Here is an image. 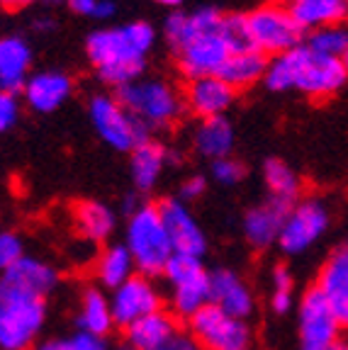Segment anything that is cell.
<instances>
[{"label":"cell","mask_w":348,"mask_h":350,"mask_svg":"<svg viewBox=\"0 0 348 350\" xmlns=\"http://www.w3.org/2000/svg\"><path fill=\"white\" fill-rule=\"evenodd\" d=\"M34 0H0V8H5L10 12H17V10H25L27 5H32Z\"/></svg>","instance_id":"7bdbcfd3"},{"label":"cell","mask_w":348,"mask_h":350,"mask_svg":"<svg viewBox=\"0 0 348 350\" xmlns=\"http://www.w3.org/2000/svg\"><path fill=\"white\" fill-rule=\"evenodd\" d=\"M268 71V56L261 54L258 49L253 51H239V54H232L224 66L219 68L217 76L222 78L227 85H232L234 90L241 88H249L253 83L263 81Z\"/></svg>","instance_id":"d4e9b609"},{"label":"cell","mask_w":348,"mask_h":350,"mask_svg":"<svg viewBox=\"0 0 348 350\" xmlns=\"http://www.w3.org/2000/svg\"><path fill=\"white\" fill-rule=\"evenodd\" d=\"M125 246L132 253V258H134L139 275L151 278V275L166 273L175 251L169 239V231H166L158 204H142L136 212L129 214Z\"/></svg>","instance_id":"3957f363"},{"label":"cell","mask_w":348,"mask_h":350,"mask_svg":"<svg viewBox=\"0 0 348 350\" xmlns=\"http://www.w3.org/2000/svg\"><path fill=\"white\" fill-rule=\"evenodd\" d=\"M263 180H266V187L271 190L273 200H280V202H288V204L297 202L302 183H299L297 173L285 161L268 159L263 163Z\"/></svg>","instance_id":"f546056e"},{"label":"cell","mask_w":348,"mask_h":350,"mask_svg":"<svg viewBox=\"0 0 348 350\" xmlns=\"http://www.w3.org/2000/svg\"><path fill=\"white\" fill-rule=\"evenodd\" d=\"M127 331V345L134 350H156L164 343H169L173 336H178V321L171 312L158 309V312L142 317L139 321H134L132 326L125 328Z\"/></svg>","instance_id":"7402d4cb"},{"label":"cell","mask_w":348,"mask_h":350,"mask_svg":"<svg viewBox=\"0 0 348 350\" xmlns=\"http://www.w3.org/2000/svg\"><path fill=\"white\" fill-rule=\"evenodd\" d=\"M164 275L171 287V304L175 317L192 319L202 306L210 304V273L200 258L173 256Z\"/></svg>","instance_id":"ba28073f"},{"label":"cell","mask_w":348,"mask_h":350,"mask_svg":"<svg viewBox=\"0 0 348 350\" xmlns=\"http://www.w3.org/2000/svg\"><path fill=\"white\" fill-rule=\"evenodd\" d=\"M210 304L222 309L229 317L246 321L253 312V295L241 275L229 268H219L210 273Z\"/></svg>","instance_id":"ac0fdd59"},{"label":"cell","mask_w":348,"mask_h":350,"mask_svg":"<svg viewBox=\"0 0 348 350\" xmlns=\"http://www.w3.org/2000/svg\"><path fill=\"white\" fill-rule=\"evenodd\" d=\"M249 20V29L253 44L261 54L280 56L285 51H293L297 46H302V37H305V29L299 27L297 20L293 17L290 8L283 5H261L256 10H251L246 15Z\"/></svg>","instance_id":"52a82bcc"},{"label":"cell","mask_w":348,"mask_h":350,"mask_svg":"<svg viewBox=\"0 0 348 350\" xmlns=\"http://www.w3.org/2000/svg\"><path fill=\"white\" fill-rule=\"evenodd\" d=\"M88 115H90V122L100 134V139L117 151L132 153L139 144L149 142L151 131L142 122H136L122 107L120 100L112 98V95H92L90 103H88Z\"/></svg>","instance_id":"8992f818"},{"label":"cell","mask_w":348,"mask_h":350,"mask_svg":"<svg viewBox=\"0 0 348 350\" xmlns=\"http://www.w3.org/2000/svg\"><path fill=\"white\" fill-rule=\"evenodd\" d=\"M44 3H47V5H59L61 0H44Z\"/></svg>","instance_id":"f907efd6"},{"label":"cell","mask_w":348,"mask_h":350,"mask_svg":"<svg viewBox=\"0 0 348 350\" xmlns=\"http://www.w3.org/2000/svg\"><path fill=\"white\" fill-rule=\"evenodd\" d=\"M305 46L319 56L343 59V54H346V49H348V29L341 27V25H336V27L316 29V32H310Z\"/></svg>","instance_id":"4dcf8cb0"},{"label":"cell","mask_w":348,"mask_h":350,"mask_svg":"<svg viewBox=\"0 0 348 350\" xmlns=\"http://www.w3.org/2000/svg\"><path fill=\"white\" fill-rule=\"evenodd\" d=\"M117 12V5H114L112 0H98V8H95V20H108Z\"/></svg>","instance_id":"b9f144b4"},{"label":"cell","mask_w":348,"mask_h":350,"mask_svg":"<svg viewBox=\"0 0 348 350\" xmlns=\"http://www.w3.org/2000/svg\"><path fill=\"white\" fill-rule=\"evenodd\" d=\"M20 258H25V246L22 239L12 231H3L0 234V275L10 270Z\"/></svg>","instance_id":"d6a6232c"},{"label":"cell","mask_w":348,"mask_h":350,"mask_svg":"<svg viewBox=\"0 0 348 350\" xmlns=\"http://www.w3.org/2000/svg\"><path fill=\"white\" fill-rule=\"evenodd\" d=\"M219 37L227 42L232 54L256 49V44H253V37H251V29H249V20H246V15H239V12H232V15L222 17Z\"/></svg>","instance_id":"1f68e13d"},{"label":"cell","mask_w":348,"mask_h":350,"mask_svg":"<svg viewBox=\"0 0 348 350\" xmlns=\"http://www.w3.org/2000/svg\"><path fill=\"white\" fill-rule=\"evenodd\" d=\"M236 100V90L222 81L219 76H207L190 81L183 93L185 109H190L192 115L200 120H212V117H224Z\"/></svg>","instance_id":"e0dca14e"},{"label":"cell","mask_w":348,"mask_h":350,"mask_svg":"<svg viewBox=\"0 0 348 350\" xmlns=\"http://www.w3.org/2000/svg\"><path fill=\"white\" fill-rule=\"evenodd\" d=\"M229 56H232V51H229L227 42L219 37V32L207 34V37L192 39L178 51V68L190 83L197 78L217 76Z\"/></svg>","instance_id":"9a60e30c"},{"label":"cell","mask_w":348,"mask_h":350,"mask_svg":"<svg viewBox=\"0 0 348 350\" xmlns=\"http://www.w3.org/2000/svg\"><path fill=\"white\" fill-rule=\"evenodd\" d=\"M112 326L114 317L112 306H110V297H105L95 287H88L81 297V309H78V331H88V334L105 338Z\"/></svg>","instance_id":"4316f807"},{"label":"cell","mask_w":348,"mask_h":350,"mask_svg":"<svg viewBox=\"0 0 348 350\" xmlns=\"http://www.w3.org/2000/svg\"><path fill=\"white\" fill-rule=\"evenodd\" d=\"M295 306L293 292H273L271 295V309L275 314H288Z\"/></svg>","instance_id":"ab89813d"},{"label":"cell","mask_w":348,"mask_h":350,"mask_svg":"<svg viewBox=\"0 0 348 350\" xmlns=\"http://www.w3.org/2000/svg\"><path fill=\"white\" fill-rule=\"evenodd\" d=\"M37 350H71L69 340H47V343L37 345Z\"/></svg>","instance_id":"f6af8a7d"},{"label":"cell","mask_w":348,"mask_h":350,"mask_svg":"<svg viewBox=\"0 0 348 350\" xmlns=\"http://www.w3.org/2000/svg\"><path fill=\"white\" fill-rule=\"evenodd\" d=\"M156 350H202V348L190 334H178V336H173L169 343H164Z\"/></svg>","instance_id":"74e56055"},{"label":"cell","mask_w":348,"mask_h":350,"mask_svg":"<svg viewBox=\"0 0 348 350\" xmlns=\"http://www.w3.org/2000/svg\"><path fill=\"white\" fill-rule=\"evenodd\" d=\"M207 187V180L202 178V175H192V178H188V180L180 185V195L178 200L180 202H192V200H197V197H202V192H205Z\"/></svg>","instance_id":"8d00e7d4"},{"label":"cell","mask_w":348,"mask_h":350,"mask_svg":"<svg viewBox=\"0 0 348 350\" xmlns=\"http://www.w3.org/2000/svg\"><path fill=\"white\" fill-rule=\"evenodd\" d=\"M153 42L156 34L149 22H129L122 27L92 32L86 42V51L90 64L98 68L100 81L120 90L142 78Z\"/></svg>","instance_id":"6da1fadb"},{"label":"cell","mask_w":348,"mask_h":350,"mask_svg":"<svg viewBox=\"0 0 348 350\" xmlns=\"http://www.w3.org/2000/svg\"><path fill=\"white\" fill-rule=\"evenodd\" d=\"M134 258L127 251L125 243L120 246H108L98 258V265H95V273H98V280L110 287V290H117L120 284H125L129 278H134Z\"/></svg>","instance_id":"83f0119b"},{"label":"cell","mask_w":348,"mask_h":350,"mask_svg":"<svg viewBox=\"0 0 348 350\" xmlns=\"http://www.w3.org/2000/svg\"><path fill=\"white\" fill-rule=\"evenodd\" d=\"M66 340H69L71 350H108V343H105L103 336L88 334V331H76L71 338Z\"/></svg>","instance_id":"d590c367"},{"label":"cell","mask_w":348,"mask_h":350,"mask_svg":"<svg viewBox=\"0 0 348 350\" xmlns=\"http://www.w3.org/2000/svg\"><path fill=\"white\" fill-rule=\"evenodd\" d=\"M153 3H158V5H166V8H178L183 0H153Z\"/></svg>","instance_id":"7dc6e473"},{"label":"cell","mask_w":348,"mask_h":350,"mask_svg":"<svg viewBox=\"0 0 348 350\" xmlns=\"http://www.w3.org/2000/svg\"><path fill=\"white\" fill-rule=\"evenodd\" d=\"M271 284H273V292H293V275H290V270L283 268V265H277L271 275Z\"/></svg>","instance_id":"f35d334b"},{"label":"cell","mask_w":348,"mask_h":350,"mask_svg":"<svg viewBox=\"0 0 348 350\" xmlns=\"http://www.w3.org/2000/svg\"><path fill=\"white\" fill-rule=\"evenodd\" d=\"M293 17L305 32H316L324 27H336L348 17L346 0H299L290 8Z\"/></svg>","instance_id":"cb8c5ba5"},{"label":"cell","mask_w":348,"mask_h":350,"mask_svg":"<svg viewBox=\"0 0 348 350\" xmlns=\"http://www.w3.org/2000/svg\"><path fill=\"white\" fill-rule=\"evenodd\" d=\"M59 282V275L49 262L39 258H20L10 270L0 275V287L17 297H37L44 299Z\"/></svg>","instance_id":"5bb4252c"},{"label":"cell","mask_w":348,"mask_h":350,"mask_svg":"<svg viewBox=\"0 0 348 350\" xmlns=\"http://www.w3.org/2000/svg\"><path fill=\"white\" fill-rule=\"evenodd\" d=\"M32 66V46L25 37H0V90L10 95L22 93Z\"/></svg>","instance_id":"44dd1931"},{"label":"cell","mask_w":348,"mask_h":350,"mask_svg":"<svg viewBox=\"0 0 348 350\" xmlns=\"http://www.w3.org/2000/svg\"><path fill=\"white\" fill-rule=\"evenodd\" d=\"M73 93V81L64 71H39L27 78L22 95L29 109L34 112H54L59 109Z\"/></svg>","instance_id":"ffe728a7"},{"label":"cell","mask_w":348,"mask_h":350,"mask_svg":"<svg viewBox=\"0 0 348 350\" xmlns=\"http://www.w3.org/2000/svg\"><path fill=\"white\" fill-rule=\"evenodd\" d=\"M47 321V306L37 297H17L0 287V348L27 350Z\"/></svg>","instance_id":"5b68a950"},{"label":"cell","mask_w":348,"mask_h":350,"mask_svg":"<svg viewBox=\"0 0 348 350\" xmlns=\"http://www.w3.org/2000/svg\"><path fill=\"white\" fill-rule=\"evenodd\" d=\"M166 163H169V151L156 142H144L132 151L129 159V170H132V183L136 190L149 192L156 187V183L161 180Z\"/></svg>","instance_id":"603a6c76"},{"label":"cell","mask_w":348,"mask_h":350,"mask_svg":"<svg viewBox=\"0 0 348 350\" xmlns=\"http://www.w3.org/2000/svg\"><path fill=\"white\" fill-rule=\"evenodd\" d=\"M273 5H283V8H293L295 3H299V0H271Z\"/></svg>","instance_id":"c3c4849f"},{"label":"cell","mask_w":348,"mask_h":350,"mask_svg":"<svg viewBox=\"0 0 348 350\" xmlns=\"http://www.w3.org/2000/svg\"><path fill=\"white\" fill-rule=\"evenodd\" d=\"M161 209V217H164L166 231H169V239L173 243L175 256L185 258H202L207 248V239L202 226L197 224V219L192 217L190 207L185 202H180L178 197H171L158 204Z\"/></svg>","instance_id":"4fadbf2b"},{"label":"cell","mask_w":348,"mask_h":350,"mask_svg":"<svg viewBox=\"0 0 348 350\" xmlns=\"http://www.w3.org/2000/svg\"><path fill=\"white\" fill-rule=\"evenodd\" d=\"M290 207L293 204L273 200V197H268L266 202L256 204V207H251L244 214V236L251 246L268 248L273 243H277Z\"/></svg>","instance_id":"d6986e66"},{"label":"cell","mask_w":348,"mask_h":350,"mask_svg":"<svg viewBox=\"0 0 348 350\" xmlns=\"http://www.w3.org/2000/svg\"><path fill=\"white\" fill-rule=\"evenodd\" d=\"M343 68H346V73H348V49H346V54H343Z\"/></svg>","instance_id":"681fc988"},{"label":"cell","mask_w":348,"mask_h":350,"mask_svg":"<svg viewBox=\"0 0 348 350\" xmlns=\"http://www.w3.org/2000/svg\"><path fill=\"white\" fill-rule=\"evenodd\" d=\"M76 224L88 241H105L114 229V212L103 202L88 200L76 204Z\"/></svg>","instance_id":"f1b7e54d"},{"label":"cell","mask_w":348,"mask_h":350,"mask_svg":"<svg viewBox=\"0 0 348 350\" xmlns=\"http://www.w3.org/2000/svg\"><path fill=\"white\" fill-rule=\"evenodd\" d=\"M69 10L76 12L83 17H92L95 15V8H98V0H66Z\"/></svg>","instance_id":"60d3db41"},{"label":"cell","mask_w":348,"mask_h":350,"mask_svg":"<svg viewBox=\"0 0 348 350\" xmlns=\"http://www.w3.org/2000/svg\"><path fill=\"white\" fill-rule=\"evenodd\" d=\"M297 326L302 350H324L338 340L341 323L316 287L307 290L297 304Z\"/></svg>","instance_id":"8fae6325"},{"label":"cell","mask_w":348,"mask_h":350,"mask_svg":"<svg viewBox=\"0 0 348 350\" xmlns=\"http://www.w3.org/2000/svg\"><path fill=\"white\" fill-rule=\"evenodd\" d=\"M346 81L348 73L341 59L319 56L307 49L305 44L280 56H273L263 78L268 90L285 93L295 88L312 100H329L346 85Z\"/></svg>","instance_id":"7a4b0ae2"},{"label":"cell","mask_w":348,"mask_h":350,"mask_svg":"<svg viewBox=\"0 0 348 350\" xmlns=\"http://www.w3.org/2000/svg\"><path fill=\"white\" fill-rule=\"evenodd\" d=\"M246 168L241 161L232 159V156H224V159L212 161V178L222 185H236L239 180H244Z\"/></svg>","instance_id":"836d02e7"},{"label":"cell","mask_w":348,"mask_h":350,"mask_svg":"<svg viewBox=\"0 0 348 350\" xmlns=\"http://www.w3.org/2000/svg\"><path fill=\"white\" fill-rule=\"evenodd\" d=\"M32 27L37 29V32H51V29L56 27V22L51 20V17H37Z\"/></svg>","instance_id":"ee69618b"},{"label":"cell","mask_w":348,"mask_h":350,"mask_svg":"<svg viewBox=\"0 0 348 350\" xmlns=\"http://www.w3.org/2000/svg\"><path fill=\"white\" fill-rule=\"evenodd\" d=\"M114 98L149 131L173 126L185 109L183 95L173 85H169L166 81H156V78L153 81L139 78V81L120 88Z\"/></svg>","instance_id":"277c9868"},{"label":"cell","mask_w":348,"mask_h":350,"mask_svg":"<svg viewBox=\"0 0 348 350\" xmlns=\"http://www.w3.org/2000/svg\"><path fill=\"white\" fill-rule=\"evenodd\" d=\"M324 350H348V340H341V338H338L336 343H332L329 348H324Z\"/></svg>","instance_id":"bcb514c9"},{"label":"cell","mask_w":348,"mask_h":350,"mask_svg":"<svg viewBox=\"0 0 348 350\" xmlns=\"http://www.w3.org/2000/svg\"><path fill=\"white\" fill-rule=\"evenodd\" d=\"M110 306H112V317L117 326H132L142 317L158 312L161 309V295L153 287V282L144 275H134L125 284L110 295Z\"/></svg>","instance_id":"7c38bea8"},{"label":"cell","mask_w":348,"mask_h":350,"mask_svg":"<svg viewBox=\"0 0 348 350\" xmlns=\"http://www.w3.org/2000/svg\"><path fill=\"white\" fill-rule=\"evenodd\" d=\"M190 336L200 343L202 350H251V328L244 319L229 317L217 306L207 304L192 319Z\"/></svg>","instance_id":"9c48e42d"},{"label":"cell","mask_w":348,"mask_h":350,"mask_svg":"<svg viewBox=\"0 0 348 350\" xmlns=\"http://www.w3.org/2000/svg\"><path fill=\"white\" fill-rule=\"evenodd\" d=\"M20 120V103L15 95L0 90V134H5L8 129L17 124Z\"/></svg>","instance_id":"e575fe53"},{"label":"cell","mask_w":348,"mask_h":350,"mask_svg":"<svg viewBox=\"0 0 348 350\" xmlns=\"http://www.w3.org/2000/svg\"><path fill=\"white\" fill-rule=\"evenodd\" d=\"M195 148L205 159H224L234 148V126L227 117L202 120L195 131Z\"/></svg>","instance_id":"484cf974"},{"label":"cell","mask_w":348,"mask_h":350,"mask_svg":"<svg viewBox=\"0 0 348 350\" xmlns=\"http://www.w3.org/2000/svg\"><path fill=\"white\" fill-rule=\"evenodd\" d=\"M329 229V209L319 200H302L290 207L277 246L285 256H302L316 246Z\"/></svg>","instance_id":"30bf717a"},{"label":"cell","mask_w":348,"mask_h":350,"mask_svg":"<svg viewBox=\"0 0 348 350\" xmlns=\"http://www.w3.org/2000/svg\"><path fill=\"white\" fill-rule=\"evenodd\" d=\"M314 287L329 301L338 323L348 328V241L334 248L332 256L324 260Z\"/></svg>","instance_id":"2e32d148"}]
</instances>
